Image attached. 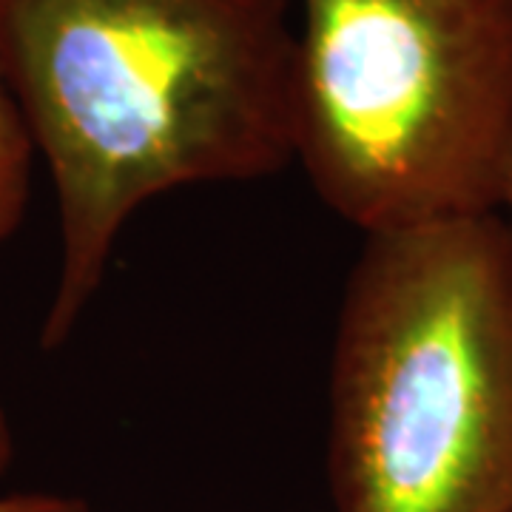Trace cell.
<instances>
[{
	"instance_id": "cell-1",
	"label": "cell",
	"mask_w": 512,
	"mask_h": 512,
	"mask_svg": "<svg viewBox=\"0 0 512 512\" xmlns=\"http://www.w3.org/2000/svg\"><path fill=\"white\" fill-rule=\"evenodd\" d=\"M0 60L52 177L57 350L148 200L293 163L296 0H0Z\"/></svg>"
},
{
	"instance_id": "cell-2",
	"label": "cell",
	"mask_w": 512,
	"mask_h": 512,
	"mask_svg": "<svg viewBox=\"0 0 512 512\" xmlns=\"http://www.w3.org/2000/svg\"><path fill=\"white\" fill-rule=\"evenodd\" d=\"M328 390L336 512H512L507 220L367 234Z\"/></svg>"
},
{
	"instance_id": "cell-3",
	"label": "cell",
	"mask_w": 512,
	"mask_h": 512,
	"mask_svg": "<svg viewBox=\"0 0 512 512\" xmlns=\"http://www.w3.org/2000/svg\"><path fill=\"white\" fill-rule=\"evenodd\" d=\"M293 163L365 237L498 214L512 0H296Z\"/></svg>"
},
{
	"instance_id": "cell-4",
	"label": "cell",
	"mask_w": 512,
	"mask_h": 512,
	"mask_svg": "<svg viewBox=\"0 0 512 512\" xmlns=\"http://www.w3.org/2000/svg\"><path fill=\"white\" fill-rule=\"evenodd\" d=\"M37 151L0 60V242L18 231L29 202Z\"/></svg>"
},
{
	"instance_id": "cell-5",
	"label": "cell",
	"mask_w": 512,
	"mask_h": 512,
	"mask_svg": "<svg viewBox=\"0 0 512 512\" xmlns=\"http://www.w3.org/2000/svg\"><path fill=\"white\" fill-rule=\"evenodd\" d=\"M0 512H89V504L77 495L12 493L0 495Z\"/></svg>"
},
{
	"instance_id": "cell-6",
	"label": "cell",
	"mask_w": 512,
	"mask_h": 512,
	"mask_svg": "<svg viewBox=\"0 0 512 512\" xmlns=\"http://www.w3.org/2000/svg\"><path fill=\"white\" fill-rule=\"evenodd\" d=\"M15 461V436H12V424L6 416V407L0 404V478L6 476V470Z\"/></svg>"
},
{
	"instance_id": "cell-7",
	"label": "cell",
	"mask_w": 512,
	"mask_h": 512,
	"mask_svg": "<svg viewBox=\"0 0 512 512\" xmlns=\"http://www.w3.org/2000/svg\"><path fill=\"white\" fill-rule=\"evenodd\" d=\"M504 220H507V225H510L512 231V168H510V177H507V188H504V200H501V211H498Z\"/></svg>"
}]
</instances>
